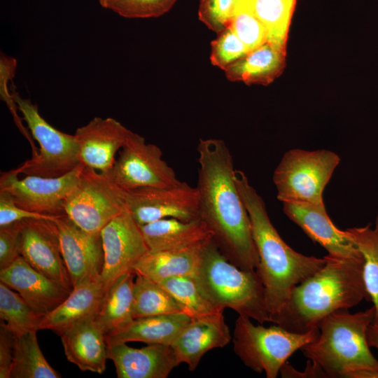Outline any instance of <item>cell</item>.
<instances>
[{
  "label": "cell",
  "instance_id": "484cf974",
  "mask_svg": "<svg viewBox=\"0 0 378 378\" xmlns=\"http://www.w3.org/2000/svg\"><path fill=\"white\" fill-rule=\"evenodd\" d=\"M203 244L181 251H148L136 263L133 270L156 282L174 276H195Z\"/></svg>",
  "mask_w": 378,
  "mask_h": 378
},
{
  "label": "cell",
  "instance_id": "f1b7e54d",
  "mask_svg": "<svg viewBox=\"0 0 378 378\" xmlns=\"http://www.w3.org/2000/svg\"><path fill=\"white\" fill-rule=\"evenodd\" d=\"M252 11L264 25L267 42L286 52L289 27L297 0H247Z\"/></svg>",
  "mask_w": 378,
  "mask_h": 378
},
{
  "label": "cell",
  "instance_id": "ffe728a7",
  "mask_svg": "<svg viewBox=\"0 0 378 378\" xmlns=\"http://www.w3.org/2000/svg\"><path fill=\"white\" fill-rule=\"evenodd\" d=\"M108 357L118 378H167L178 366L171 345L148 344L136 349L120 343L108 346Z\"/></svg>",
  "mask_w": 378,
  "mask_h": 378
},
{
  "label": "cell",
  "instance_id": "ab89813d",
  "mask_svg": "<svg viewBox=\"0 0 378 378\" xmlns=\"http://www.w3.org/2000/svg\"><path fill=\"white\" fill-rule=\"evenodd\" d=\"M14 334L1 320L0 325V378H10L14 351Z\"/></svg>",
  "mask_w": 378,
  "mask_h": 378
},
{
  "label": "cell",
  "instance_id": "44dd1931",
  "mask_svg": "<svg viewBox=\"0 0 378 378\" xmlns=\"http://www.w3.org/2000/svg\"><path fill=\"white\" fill-rule=\"evenodd\" d=\"M106 292L100 277L74 287L58 307L43 317L40 330H50L60 335L70 328L95 318Z\"/></svg>",
  "mask_w": 378,
  "mask_h": 378
},
{
  "label": "cell",
  "instance_id": "9a60e30c",
  "mask_svg": "<svg viewBox=\"0 0 378 378\" xmlns=\"http://www.w3.org/2000/svg\"><path fill=\"white\" fill-rule=\"evenodd\" d=\"M54 222L58 230L62 258L74 288L100 277L104 265L101 234L83 230L66 215Z\"/></svg>",
  "mask_w": 378,
  "mask_h": 378
},
{
  "label": "cell",
  "instance_id": "83f0119b",
  "mask_svg": "<svg viewBox=\"0 0 378 378\" xmlns=\"http://www.w3.org/2000/svg\"><path fill=\"white\" fill-rule=\"evenodd\" d=\"M43 356L36 332L15 335L10 378H59Z\"/></svg>",
  "mask_w": 378,
  "mask_h": 378
},
{
  "label": "cell",
  "instance_id": "4316f807",
  "mask_svg": "<svg viewBox=\"0 0 378 378\" xmlns=\"http://www.w3.org/2000/svg\"><path fill=\"white\" fill-rule=\"evenodd\" d=\"M136 273L130 271L107 290L95 320L105 335L113 332L133 319L134 283Z\"/></svg>",
  "mask_w": 378,
  "mask_h": 378
},
{
  "label": "cell",
  "instance_id": "b9f144b4",
  "mask_svg": "<svg viewBox=\"0 0 378 378\" xmlns=\"http://www.w3.org/2000/svg\"><path fill=\"white\" fill-rule=\"evenodd\" d=\"M367 340L370 347H375L378 350V321H374L369 326Z\"/></svg>",
  "mask_w": 378,
  "mask_h": 378
},
{
  "label": "cell",
  "instance_id": "1f68e13d",
  "mask_svg": "<svg viewBox=\"0 0 378 378\" xmlns=\"http://www.w3.org/2000/svg\"><path fill=\"white\" fill-rule=\"evenodd\" d=\"M0 317L8 328L20 335L40 330L43 316L38 315L18 293L0 281Z\"/></svg>",
  "mask_w": 378,
  "mask_h": 378
},
{
  "label": "cell",
  "instance_id": "7a4b0ae2",
  "mask_svg": "<svg viewBox=\"0 0 378 378\" xmlns=\"http://www.w3.org/2000/svg\"><path fill=\"white\" fill-rule=\"evenodd\" d=\"M323 266L295 286L272 322L293 332L318 329L328 315L371 301L363 275V257L324 256Z\"/></svg>",
  "mask_w": 378,
  "mask_h": 378
},
{
  "label": "cell",
  "instance_id": "e575fe53",
  "mask_svg": "<svg viewBox=\"0 0 378 378\" xmlns=\"http://www.w3.org/2000/svg\"><path fill=\"white\" fill-rule=\"evenodd\" d=\"M177 0H108L104 8L126 18H152L167 13Z\"/></svg>",
  "mask_w": 378,
  "mask_h": 378
},
{
  "label": "cell",
  "instance_id": "d6a6232c",
  "mask_svg": "<svg viewBox=\"0 0 378 378\" xmlns=\"http://www.w3.org/2000/svg\"><path fill=\"white\" fill-rule=\"evenodd\" d=\"M158 283L174 298L190 318L223 312L205 296L195 276L170 277Z\"/></svg>",
  "mask_w": 378,
  "mask_h": 378
},
{
  "label": "cell",
  "instance_id": "ba28073f",
  "mask_svg": "<svg viewBox=\"0 0 378 378\" xmlns=\"http://www.w3.org/2000/svg\"><path fill=\"white\" fill-rule=\"evenodd\" d=\"M13 98L31 134L38 143L37 154L17 168L18 174L54 178L64 175L80 164L74 134L62 132L50 125L40 114L36 104L13 90Z\"/></svg>",
  "mask_w": 378,
  "mask_h": 378
},
{
  "label": "cell",
  "instance_id": "d590c367",
  "mask_svg": "<svg viewBox=\"0 0 378 378\" xmlns=\"http://www.w3.org/2000/svg\"><path fill=\"white\" fill-rule=\"evenodd\" d=\"M248 52L246 45L227 27L211 41L210 60L213 65L225 71Z\"/></svg>",
  "mask_w": 378,
  "mask_h": 378
},
{
  "label": "cell",
  "instance_id": "5b68a950",
  "mask_svg": "<svg viewBox=\"0 0 378 378\" xmlns=\"http://www.w3.org/2000/svg\"><path fill=\"white\" fill-rule=\"evenodd\" d=\"M195 277L205 296L218 309L230 308L260 324L270 322L264 286L257 271L244 270L232 263L212 237L201 248Z\"/></svg>",
  "mask_w": 378,
  "mask_h": 378
},
{
  "label": "cell",
  "instance_id": "30bf717a",
  "mask_svg": "<svg viewBox=\"0 0 378 378\" xmlns=\"http://www.w3.org/2000/svg\"><path fill=\"white\" fill-rule=\"evenodd\" d=\"M108 174L126 191L145 187H167L181 182L174 170L162 159L156 145L147 144L131 132Z\"/></svg>",
  "mask_w": 378,
  "mask_h": 378
},
{
  "label": "cell",
  "instance_id": "74e56055",
  "mask_svg": "<svg viewBox=\"0 0 378 378\" xmlns=\"http://www.w3.org/2000/svg\"><path fill=\"white\" fill-rule=\"evenodd\" d=\"M59 216H52L31 212L20 207L11 195L0 190V227L25 219H47L55 220Z\"/></svg>",
  "mask_w": 378,
  "mask_h": 378
},
{
  "label": "cell",
  "instance_id": "3957f363",
  "mask_svg": "<svg viewBox=\"0 0 378 378\" xmlns=\"http://www.w3.org/2000/svg\"><path fill=\"white\" fill-rule=\"evenodd\" d=\"M235 183L249 216L259 258L256 271L264 286L272 322L293 288L320 270L326 259L304 255L290 247L272 225L263 199L243 172L236 170Z\"/></svg>",
  "mask_w": 378,
  "mask_h": 378
},
{
  "label": "cell",
  "instance_id": "d6986e66",
  "mask_svg": "<svg viewBox=\"0 0 378 378\" xmlns=\"http://www.w3.org/2000/svg\"><path fill=\"white\" fill-rule=\"evenodd\" d=\"M223 314L191 318L172 343L178 362L187 364L189 370L196 369L206 352L223 348L230 342V329Z\"/></svg>",
  "mask_w": 378,
  "mask_h": 378
},
{
  "label": "cell",
  "instance_id": "f546056e",
  "mask_svg": "<svg viewBox=\"0 0 378 378\" xmlns=\"http://www.w3.org/2000/svg\"><path fill=\"white\" fill-rule=\"evenodd\" d=\"M133 291L134 318L184 313L181 306L169 292L146 276L136 274Z\"/></svg>",
  "mask_w": 378,
  "mask_h": 378
},
{
  "label": "cell",
  "instance_id": "5bb4252c",
  "mask_svg": "<svg viewBox=\"0 0 378 378\" xmlns=\"http://www.w3.org/2000/svg\"><path fill=\"white\" fill-rule=\"evenodd\" d=\"M19 253L33 268L68 290H74L54 220L35 218L21 220Z\"/></svg>",
  "mask_w": 378,
  "mask_h": 378
},
{
  "label": "cell",
  "instance_id": "e0dca14e",
  "mask_svg": "<svg viewBox=\"0 0 378 378\" xmlns=\"http://www.w3.org/2000/svg\"><path fill=\"white\" fill-rule=\"evenodd\" d=\"M283 211L314 241L328 254L339 257L362 255L345 230L337 228L328 216L326 206L306 202H283Z\"/></svg>",
  "mask_w": 378,
  "mask_h": 378
},
{
  "label": "cell",
  "instance_id": "60d3db41",
  "mask_svg": "<svg viewBox=\"0 0 378 378\" xmlns=\"http://www.w3.org/2000/svg\"><path fill=\"white\" fill-rule=\"evenodd\" d=\"M282 377H328L321 367L309 360L307 368L302 372L295 370L287 362L281 367Z\"/></svg>",
  "mask_w": 378,
  "mask_h": 378
},
{
  "label": "cell",
  "instance_id": "7bdbcfd3",
  "mask_svg": "<svg viewBox=\"0 0 378 378\" xmlns=\"http://www.w3.org/2000/svg\"><path fill=\"white\" fill-rule=\"evenodd\" d=\"M108 1V0H99V4L103 7L104 8L106 2Z\"/></svg>",
  "mask_w": 378,
  "mask_h": 378
},
{
  "label": "cell",
  "instance_id": "ac0fdd59",
  "mask_svg": "<svg viewBox=\"0 0 378 378\" xmlns=\"http://www.w3.org/2000/svg\"><path fill=\"white\" fill-rule=\"evenodd\" d=\"M0 281L17 291L43 317L58 307L71 293L33 268L22 256L0 270Z\"/></svg>",
  "mask_w": 378,
  "mask_h": 378
},
{
  "label": "cell",
  "instance_id": "4fadbf2b",
  "mask_svg": "<svg viewBox=\"0 0 378 378\" xmlns=\"http://www.w3.org/2000/svg\"><path fill=\"white\" fill-rule=\"evenodd\" d=\"M100 234L104 251L100 279L107 291L118 278L132 271L149 250L139 225L127 211L111 220Z\"/></svg>",
  "mask_w": 378,
  "mask_h": 378
},
{
  "label": "cell",
  "instance_id": "277c9868",
  "mask_svg": "<svg viewBox=\"0 0 378 378\" xmlns=\"http://www.w3.org/2000/svg\"><path fill=\"white\" fill-rule=\"evenodd\" d=\"M374 316V306L355 314L336 311L321 322L317 339L300 350L328 378H378V360L367 340Z\"/></svg>",
  "mask_w": 378,
  "mask_h": 378
},
{
  "label": "cell",
  "instance_id": "cb8c5ba5",
  "mask_svg": "<svg viewBox=\"0 0 378 378\" xmlns=\"http://www.w3.org/2000/svg\"><path fill=\"white\" fill-rule=\"evenodd\" d=\"M190 318L184 313L134 318L123 327L105 335L107 346L129 342L171 345Z\"/></svg>",
  "mask_w": 378,
  "mask_h": 378
},
{
  "label": "cell",
  "instance_id": "603a6c76",
  "mask_svg": "<svg viewBox=\"0 0 378 378\" xmlns=\"http://www.w3.org/2000/svg\"><path fill=\"white\" fill-rule=\"evenodd\" d=\"M149 251H181L200 246L212 237L200 219L164 218L139 225Z\"/></svg>",
  "mask_w": 378,
  "mask_h": 378
},
{
  "label": "cell",
  "instance_id": "7c38bea8",
  "mask_svg": "<svg viewBox=\"0 0 378 378\" xmlns=\"http://www.w3.org/2000/svg\"><path fill=\"white\" fill-rule=\"evenodd\" d=\"M126 205L139 225L170 218L183 221L200 218L197 188L183 181L172 186L127 191Z\"/></svg>",
  "mask_w": 378,
  "mask_h": 378
},
{
  "label": "cell",
  "instance_id": "8d00e7d4",
  "mask_svg": "<svg viewBox=\"0 0 378 378\" xmlns=\"http://www.w3.org/2000/svg\"><path fill=\"white\" fill-rule=\"evenodd\" d=\"M237 0H200L199 20L218 34L228 27Z\"/></svg>",
  "mask_w": 378,
  "mask_h": 378
},
{
  "label": "cell",
  "instance_id": "8992f818",
  "mask_svg": "<svg viewBox=\"0 0 378 378\" xmlns=\"http://www.w3.org/2000/svg\"><path fill=\"white\" fill-rule=\"evenodd\" d=\"M246 316L239 315L233 333L235 354L253 371L276 378L288 358L304 345L314 342L319 328L305 333L290 332L276 325L255 326Z\"/></svg>",
  "mask_w": 378,
  "mask_h": 378
},
{
  "label": "cell",
  "instance_id": "2e32d148",
  "mask_svg": "<svg viewBox=\"0 0 378 378\" xmlns=\"http://www.w3.org/2000/svg\"><path fill=\"white\" fill-rule=\"evenodd\" d=\"M132 131L113 118L94 117L78 127L74 136L80 162L84 166L108 173Z\"/></svg>",
  "mask_w": 378,
  "mask_h": 378
},
{
  "label": "cell",
  "instance_id": "6da1fadb",
  "mask_svg": "<svg viewBox=\"0 0 378 378\" xmlns=\"http://www.w3.org/2000/svg\"><path fill=\"white\" fill-rule=\"evenodd\" d=\"M197 150L199 218L232 263L244 270H256L259 258L249 216L235 183L231 153L219 139H200Z\"/></svg>",
  "mask_w": 378,
  "mask_h": 378
},
{
  "label": "cell",
  "instance_id": "8fae6325",
  "mask_svg": "<svg viewBox=\"0 0 378 378\" xmlns=\"http://www.w3.org/2000/svg\"><path fill=\"white\" fill-rule=\"evenodd\" d=\"M84 168L80 164L71 172L58 177L26 175L19 178L13 169L1 174L0 190L9 192L15 203L31 212L52 216L65 215V200L78 183Z\"/></svg>",
  "mask_w": 378,
  "mask_h": 378
},
{
  "label": "cell",
  "instance_id": "4dcf8cb0",
  "mask_svg": "<svg viewBox=\"0 0 378 378\" xmlns=\"http://www.w3.org/2000/svg\"><path fill=\"white\" fill-rule=\"evenodd\" d=\"M371 226L369 223L365 227L348 228L345 231L363 257V280L375 309L374 321H378V216L374 227Z\"/></svg>",
  "mask_w": 378,
  "mask_h": 378
},
{
  "label": "cell",
  "instance_id": "d4e9b609",
  "mask_svg": "<svg viewBox=\"0 0 378 378\" xmlns=\"http://www.w3.org/2000/svg\"><path fill=\"white\" fill-rule=\"evenodd\" d=\"M285 54L267 41L227 68L225 76L230 81L267 85L282 71Z\"/></svg>",
  "mask_w": 378,
  "mask_h": 378
},
{
  "label": "cell",
  "instance_id": "f35d334b",
  "mask_svg": "<svg viewBox=\"0 0 378 378\" xmlns=\"http://www.w3.org/2000/svg\"><path fill=\"white\" fill-rule=\"evenodd\" d=\"M21 220L0 227V270L9 267L19 256Z\"/></svg>",
  "mask_w": 378,
  "mask_h": 378
},
{
  "label": "cell",
  "instance_id": "9c48e42d",
  "mask_svg": "<svg viewBox=\"0 0 378 378\" xmlns=\"http://www.w3.org/2000/svg\"><path fill=\"white\" fill-rule=\"evenodd\" d=\"M127 191L108 174L84 166L64 203L65 215L90 234H100L114 218L127 211Z\"/></svg>",
  "mask_w": 378,
  "mask_h": 378
},
{
  "label": "cell",
  "instance_id": "52a82bcc",
  "mask_svg": "<svg viewBox=\"0 0 378 378\" xmlns=\"http://www.w3.org/2000/svg\"><path fill=\"white\" fill-rule=\"evenodd\" d=\"M340 162L328 150H288L273 174L277 199L324 206L323 190Z\"/></svg>",
  "mask_w": 378,
  "mask_h": 378
},
{
  "label": "cell",
  "instance_id": "836d02e7",
  "mask_svg": "<svg viewBox=\"0 0 378 378\" xmlns=\"http://www.w3.org/2000/svg\"><path fill=\"white\" fill-rule=\"evenodd\" d=\"M249 51L267 41V31L262 22L252 11L247 0H237L228 25Z\"/></svg>",
  "mask_w": 378,
  "mask_h": 378
},
{
  "label": "cell",
  "instance_id": "7402d4cb",
  "mask_svg": "<svg viewBox=\"0 0 378 378\" xmlns=\"http://www.w3.org/2000/svg\"><path fill=\"white\" fill-rule=\"evenodd\" d=\"M66 359L82 371L102 374L106 369L108 346L95 318L81 322L60 335Z\"/></svg>",
  "mask_w": 378,
  "mask_h": 378
}]
</instances>
